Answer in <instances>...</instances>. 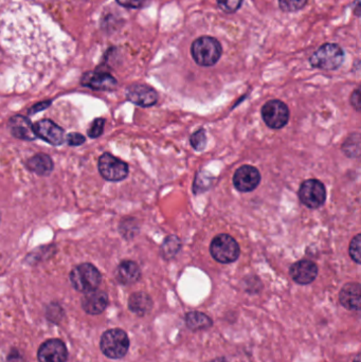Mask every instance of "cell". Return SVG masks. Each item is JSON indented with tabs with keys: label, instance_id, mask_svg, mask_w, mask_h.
Wrapping results in <instances>:
<instances>
[{
	"label": "cell",
	"instance_id": "1",
	"mask_svg": "<svg viewBox=\"0 0 361 362\" xmlns=\"http://www.w3.org/2000/svg\"><path fill=\"white\" fill-rule=\"evenodd\" d=\"M222 48L220 43L211 36H201L191 46V55L196 64L203 67H211L220 61Z\"/></svg>",
	"mask_w": 361,
	"mask_h": 362
},
{
	"label": "cell",
	"instance_id": "2",
	"mask_svg": "<svg viewBox=\"0 0 361 362\" xmlns=\"http://www.w3.org/2000/svg\"><path fill=\"white\" fill-rule=\"evenodd\" d=\"M69 280L76 291L86 294L98 289L102 282V275L96 266L90 263H84L72 269Z\"/></svg>",
	"mask_w": 361,
	"mask_h": 362
},
{
	"label": "cell",
	"instance_id": "3",
	"mask_svg": "<svg viewBox=\"0 0 361 362\" xmlns=\"http://www.w3.org/2000/svg\"><path fill=\"white\" fill-rule=\"evenodd\" d=\"M100 347L106 357L111 359H121L129 352V336L125 331L120 328L106 331L101 337Z\"/></svg>",
	"mask_w": 361,
	"mask_h": 362
},
{
	"label": "cell",
	"instance_id": "4",
	"mask_svg": "<svg viewBox=\"0 0 361 362\" xmlns=\"http://www.w3.org/2000/svg\"><path fill=\"white\" fill-rule=\"evenodd\" d=\"M344 61V52L337 44H325L320 47L309 59L313 68L323 70H336Z\"/></svg>",
	"mask_w": 361,
	"mask_h": 362
},
{
	"label": "cell",
	"instance_id": "5",
	"mask_svg": "<svg viewBox=\"0 0 361 362\" xmlns=\"http://www.w3.org/2000/svg\"><path fill=\"white\" fill-rule=\"evenodd\" d=\"M210 252L214 260L222 264H230L239 259V244L229 234H218L212 240Z\"/></svg>",
	"mask_w": 361,
	"mask_h": 362
},
{
	"label": "cell",
	"instance_id": "6",
	"mask_svg": "<svg viewBox=\"0 0 361 362\" xmlns=\"http://www.w3.org/2000/svg\"><path fill=\"white\" fill-rule=\"evenodd\" d=\"M299 198L305 207L317 209L327 201V189L321 181L309 179L301 184Z\"/></svg>",
	"mask_w": 361,
	"mask_h": 362
},
{
	"label": "cell",
	"instance_id": "7",
	"mask_svg": "<svg viewBox=\"0 0 361 362\" xmlns=\"http://www.w3.org/2000/svg\"><path fill=\"white\" fill-rule=\"evenodd\" d=\"M98 168L101 176L107 181L117 182L129 176V168L127 162L109 153H104L99 158Z\"/></svg>",
	"mask_w": 361,
	"mask_h": 362
},
{
	"label": "cell",
	"instance_id": "8",
	"mask_svg": "<svg viewBox=\"0 0 361 362\" xmlns=\"http://www.w3.org/2000/svg\"><path fill=\"white\" fill-rule=\"evenodd\" d=\"M264 122L272 129H283L290 120L288 105L280 100H271L262 108Z\"/></svg>",
	"mask_w": 361,
	"mask_h": 362
},
{
	"label": "cell",
	"instance_id": "9",
	"mask_svg": "<svg viewBox=\"0 0 361 362\" xmlns=\"http://www.w3.org/2000/svg\"><path fill=\"white\" fill-rule=\"evenodd\" d=\"M261 181L259 170L253 166H243L237 168L233 176V184L239 192H251L255 190Z\"/></svg>",
	"mask_w": 361,
	"mask_h": 362
},
{
	"label": "cell",
	"instance_id": "10",
	"mask_svg": "<svg viewBox=\"0 0 361 362\" xmlns=\"http://www.w3.org/2000/svg\"><path fill=\"white\" fill-rule=\"evenodd\" d=\"M34 131L37 138H41L55 147H59L66 141L65 131L49 119L35 123Z\"/></svg>",
	"mask_w": 361,
	"mask_h": 362
},
{
	"label": "cell",
	"instance_id": "11",
	"mask_svg": "<svg viewBox=\"0 0 361 362\" xmlns=\"http://www.w3.org/2000/svg\"><path fill=\"white\" fill-rule=\"evenodd\" d=\"M39 362H66L68 349L65 343L59 339L45 341L37 352Z\"/></svg>",
	"mask_w": 361,
	"mask_h": 362
},
{
	"label": "cell",
	"instance_id": "12",
	"mask_svg": "<svg viewBox=\"0 0 361 362\" xmlns=\"http://www.w3.org/2000/svg\"><path fill=\"white\" fill-rule=\"evenodd\" d=\"M129 102L141 107H150L158 101V94L154 88L144 84H134L127 89Z\"/></svg>",
	"mask_w": 361,
	"mask_h": 362
},
{
	"label": "cell",
	"instance_id": "13",
	"mask_svg": "<svg viewBox=\"0 0 361 362\" xmlns=\"http://www.w3.org/2000/svg\"><path fill=\"white\" fill-rule=\"evenodd\" d=\"M82 85L94 90L111 92L117 87V80L107 72L92 71L82 78Z\"/></svg>",
	"mask_w": 361,
	"mask_h": 362
},
{
	"label": "cell",
	"instance_id": "14",
	"mask_svg": "<svg viewBox=\"0 0 361 362\" xmlns=\"http://www.w3.org/2000/svg\"><path fill=\"white\" fill-rule=\"evenodd\" d=\"M290 277L300 285H307L315 281L318 275V267L309 260H301L290 267Z\"/></svg>",
	"mask_w": 361,
	"mask_h": 362
},
{
	"label": "cell",
	"instance_id": "15",
	"mask_svg": "<svg viewBox=\"0 0 361 362\" xmlns=\"http://www.w3.org/2000/svg\"><path fill=\"white\" fill-rule=\"evenodd\" d=\"M8 126H9L10 133L16 139L33 141L37 138L35 135L34 125L27 117L20 116V115L12 117L8 123Z\"/></svg>",
	"mask_w": 361,
	"mask_h": 362
},
{
	"label": "cell",
	"instance_id": "16",
	"mask_svg": "<svg viewBox=\"0 0 361 362\" xmlns=\"http://www.w3.org/2000/svg\"><path fill=\"white\" fill-rule=\"evenodd\" d=\"M109 304L108 296L105 291L94 289L88 291L82 299V308L88 314H100Z\"/></svg>",
	"mask_w": 361,
	"mask_h": 362
},
{
	"label": "cell",
	"instance_id": "17",
	"mask_svg": "<svg viewBox=\"0 0 361 362\" xmlns=\"http://www.w3.org/2000/svg\"><path fill=\"white\" fill-rule=\"evenodd\" d=\"M340 303L348 310H360L361 288L360 284L348 283L342 287L339 294Z\"/></svg>",
	"mask_w": 361,
	"mask_h": 362
},
{
	"label": "cell",
	"instance_id": "18",
	"mask_svg": "<svg viewBox=\"0 0 361 362\" xmlns=\"http://www.w3.org/2000/svg\"><path fill=\"white\" fill-rule=\"evenodd\" d=\"M141 277V270L137 263L133 261H123L120 263L115 270V279L122 285H132L139 281Z\"/></svg>",
	"mask_w": 361,
	"mask_h": 362
},
{
	"label": "cell",
	"instance_id": "19",
	"mask_svg": "<svg viewBox=\"0 0 361 362\" xmlns=\"http://www.w3.org/2000/svg\"><path fill=\"white\" fill-rule=\"evenodd\" d=\"M27 168L39 176H48L55 168L52 159L47 154H36L29 158L26 164Z\"/></svg>",
	"mask_w": 361,
	"mask_h": 362
},
{
	"label": "cell",
	"instance_id": "20",
	"mask_svg": "<svg viewBox=\"0 0 361 362\" xmlns=\"http://www.w3.org/2000/svg\"><path fill=\"white\" fill-rule=\"evenodd\" d=\"M129 308L131 312L138 316H146L152 310V298L148 294L142 293V291L133 294L129 299Z\"/></svg>",
	"mask_w": 361,
	"mask_h": 362
},
{
	"label": "cell",
	"instance_id": "21",
	"mask_svg": "<svg viewBox=\"0 0 361 362\" xmlns=\"http://www.w3.org/2000/svg\"><path fill=\"white\" fill-rule=\"evenodd\" d=\"M187 328L193 331L206 330L211 328L212 320L207 314L199 312H191L185 317Z\"/></svg>",
	"mask_w": 361,
	"mask_h": 362
},
{
	"label": "cell",
	"instance_id": "22",
	"mask_svg": "<svg viewBox=\"0 0 361 362\" xmlns=\"http://www.w3.org/2000/svg\"><path fill=\"white\" fill-rule=\"evenodd\" d=\"M181 242L177 236H169L166 242L162 246V252H164V259H171L176 256L179 249H180Z\"/></svg>",
	"mask_w": 361,
	"mask_h": 362
},
{
	"label": "cell",
	"instance_id": "23",
	"mask_svg": "<svg viewBox=\"0 0 361 362\" xmlns=\"http://www.w3.org/2000/svg\"><path fill=\"white\" fill-rule=\"evenodd\" d=\"M190 143L195 151H203L207 145V136L205 129H198L190 138Z\"/></svg>",
	"mask_w": 361,
	"mask_h": 362
},
{
	"label": "cell",
	"instance_id": "24",
	"mask_svg": "<svg viewBox=\"0 0 361 362\" xmlns=\"http://www.w3.org/2000/svg\"><path fill=\"white\" fill-rule=\"evenodd\" d=\"M307 0H278V6L284 12H297L303 9Z\"/></svg>",
	"mask_w": 361,
	"mask_h": 362
},
{
	"label": "cell",
	"instance_id": "25",
	"mask_svg": "<svg viewBox=\"0 0 361 362\" xmlns=\"http://www.w3.org/2000/svg\"><path fill=\"white\" fill-rule=\"evenodd\" d=\"M350 256L352 260L357 264L361 263V236L357 234L350 244Z\"/></svg>",
	"mask_w": 361,
	"mask_h": 362
},
{
	"label": "cell",
	"instance_id": "26",
	"mask_svg": "<svg viewBox=\"0 0 361 362\" xmlns=\"http://www.w3.org/2000/svg\"><path fill=\"white\" fill-rule=\"evenodd\" d=\"M243 0H218V5L226 13H234L242 6Z\"/></svg>",
	"mask_w": 361,
	"mask_h": 362
},
{
	"label": "cell",
	"instance_id": "27",
	"mask_svg": "<svg viewBox=\"0 0 361 362\" xmlns=\"http://www.w3.org/2000/svg\"><path fill=\"white\" fill-rule=\"evenodd\" d=\"M104 119H96V120L92 123V125H90V129H88V136L92 138V139H97V138L101 137L103 131H104Z\"/></svg>",
	"mask_w": 361,
	"mask_h": 362
},
{
	"label": "cell",
	"instance_id": "28",
	"mask_svg": "<svg viewBox=\"0 0 361 362\" xmlns=\"http://www.w3.org/2000/svg\"><path fill=\"white\" fill-rule=\"evenodd\" d=\"M119 5L129 9H141L150 3V0H117Z\"/></svg>",
	"mask_w": 361,
	"mask_h": 362
},
{
	"label": "cell",
	"instance_id": "29",
	"mask_svg": "<svg viewBox=\"0 0 361 362\" xmlns=\"http://www.w3.org/2000/svg\"><path fill=\"white\" fill-rule=\"evenodd\" d=\"M66 141H67L70 147H80L82 144L85 143L86 138L82 133H70L66 137Z\"/></svg>",
	"mask_w": 361,
	"mask_h": 362
},
{
	"label": "cell",
	"instance_id": "30",
	"mask_svg": "<svg viewBox=\"0 0 361 362\" xmlns=\"http://www.w3.org/2000/svg\"><path fill=\"white\" fill-rule=\"evenodd\" d=\"M51 101H45V102L37 103L34 106L31 107L29 110V115H34L36 113L42 112V110H47L51 105Z\"/></svg>",
	"mask_w": 361,
	"mask_h": 362
},
{
	"label": "cell",
	"instance_id": "31",
	"mask_svg": "<svg viewBox=\"0 0 361 362\" xmlns=\"http://www.w3.org/2000/svg\"><path fill=\"white\" fill-rule=\"evenodd\" d=\"M351 104L354 107L357 112H360V89L357 88L351 96Z\"/></svg>",
	"mask_w": 361,
	"mask_h": 362
},
{
	"label": "cell",
	"instance_id": "32",
	"mask_svg": "<svg viewBox=\"0 0 361 362\" xmlns=\"http://www.w3.org/2000/svg\"><path fill=\"white\" fill-rule=\"evenodd\" d=\"M15 352V354L12 352L11 354H9V356H8V360L7 362H24L22 361V356H20V354L18 353L17 351Z\"/></svg>",
	"mask_w": 361,
	"mask_h": 362
},
{
	"label": "cell",
	"instance_id": "33",
	"mask_svg": "<svg viewBox=\"0 0 361 362\" xmlns=\"http://www.w3.org/2000/svg\"><path fill=\"white\" fill-rule=\"evenodd\" d=\"M212 362H228V361H227V360L225 359V358H218V359H215V360H214V361H212Z\"/></svg>",
	"mask_w": 361,
	"mask_h": 362
},
{
	"label": "cell",
	"instance_id": "34",
	"mask_svg": "<svg viewBox=\"0 0 361 362\" xmlns=\"http://www.w3.org/2000/svg\"><path fill=\"white\" fill-rule=\"evenodd\" d=\"M353 362H360V356L357 355L356 357H355V360Z\"/></svg>",
	"mask_w": 361,
	"mask_h": 362
},
{
	"label": "cell",
	"instance_id": "35",
	"mask_svg": "<svg viewBox=\"0 0 361 362\" xmlns=\"http://www.w3.org/2000/svg\"><path fill=\"white\" fill-rule=\"evenodd\" d=\"M0 222H1V213H0Z\"/></svg>",
	"mask_w": 361,
	"mask_h": 362
}]
</instances>
